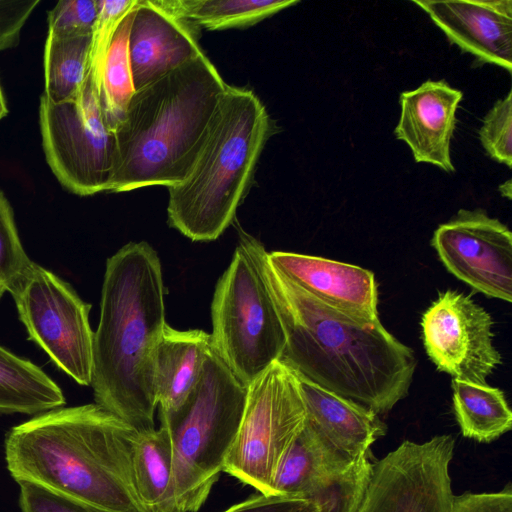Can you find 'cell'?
<instances>
[{
	"instance_id": "obj_1",
	"label": "cell",
	"mask_w": 512,
	"mask_h": 512,
	"mask_svg": "<svg viewBox=\"0 0 512 512\" xmlns=\"http://www.w3.org/2000/svg\"><path fill=\"white\" fill-rule=\"evenodd\" d=\"M267 285L285 332L281 361L297 374L377 414L409 392L417 367L410 347L380 320L342 313L301 288L268 260L264 246L240 230Z\"/></svg>"
},
{
	"instance_id": "obj_2",
	"label": "cell",
	"mask_w": 512,
	"mask_h": 512,
	"mask_svg": "<svg viewBox=\"0 0 512 512\" xmlns=\"http://www.w3.org/2000/svg\"><path fill=\"white\" fill-rule=\"evenodd\" d=\"M137 432L96 403L56 408L8 432L7 468L18 484L34 483L108 512H148L133 478Z\"/></svg>"
},
{
	"instance_id": "obj_3",
	"label": "cell",
	"mask_w": 512,
	"mask_h": 512,
	"mask_svg": "<svg viewBox=\"0 0 512 512\" xmlns=\"http://www.w3.org/2000/svg\"><path fill=\"white\" fill-rule=\"evenodd\" d=\"M165 325L158 254L145 241L129 242L106 261L91 386L96 404L138 432L155 428V359Z\"/></svg>"
},
{
	"instance_id": "obj_4",
	"label": "cell",
	"mask_w": 512,
	"mask_h": 512,
	"mask_svg": "<svg viewBox=\"0 0 512 512\" xmlns=\"http://www.w3.org/2000/svg\"><path fill=\"white\" fill-rule=\"evenodd\" d=\"M228 84L204 52L135 90L114 131L106 192L167 188L188 174Z\"/></svg>"
},
{
	"instance_id": "obj_5",
	"label": "cell",
	"mask_w": 512,
	"mask_h": 512,
	"mask_svg": "<svg viewBox=\"0 0 512 512\" xmlns=\"http://www.w3.org/2000/svg\"><path fill=\"white\" fill-rule=\"evenodd\" d=\"M271 132L257 95L227 85L188 174L168 188L169 225L191 241L221 236L251 186Z\"/></svg>"
},
{
	"instance_id": "obj_6",
	"label": "cell",
	"mask_w": 512,
	"mask_h": 512,
	"mask_svg": "<svg viewBox=\"0 0 512 512\" xmlns=\"http://www.w3.org/2000/svg\"><path fill=\"white\" fill-rule=\"evenodd\" d=\"M248 387L215 352L181 408L160 418L173 442V475L179 512H197L223 472L237 435Z\"/></svg>"
},
{
	"instance_id": "obj_7",
	"label": "cell",
	"mask_w": 512,
	"mask_h": 512,
	"mask_svg": "<svg viewBox=\"0 0 512 512\" xmlns=\"http://www.w3.org/2000/svg\"><path fill=\"white\" fill-rule=\"evenodd\" d=\"M211 318L213 348L245 386L281 359L286 338L280 317L256 262L241 242L216 284Z\"/></svg>"
},
{
	"instance_id": "obj_8",
	"label": "cell",
	"mask_w": 512,
	"mask_h": 512,
	"mask_svg": "<svg viewBox=\"0 0 512 512\" xmlns=\"http://www.w3.org/2000/svg\"><path fill=\"white\" fill-rule=\"evenodd\" d=\"M305 420L298 375L278 360L248 386L241 423L223 472L270 495L275 472Z\"/></svg>"
},
{
	"instance_id": "obj_9",
	"label": "cell",
	"mask_w": 512,
	"mask_h": 512,
	"mask_svg": "<svg viewBox=\"0 0 512 512\" xmlns=\"http://www.w3.org/2000/svg\"><path fill=\"white\" fill-rule=\"evenodd\" d=\"M29 338L78 384L92 381L90 304L46 268L31 262L9 288Z\"/></svg>"
},
{
	"instance_id": "obj_10",
	"label": "cell",
	"mask_w": 512,
	"mask_h": 512,
	"mask_svg": "<svg viewBox=\"0 0 512 512\" xmlns=\"http://www.w3.org/2000/svg\"><path fill=\"white\" fill-rule=\"evenodd\" d=\"M39 118L45 157L61 185L79 196L106 192L115 140L90 73L73 100L52 103L41 96Z\"/></svg>"
},
{
	"instance_id": "obj_11",
	"label": "cell",
	"mask_w": 512,
	"mask_h": 512,
	"mask_svg": "<svg viewBox=\"0 0 512 512\" xmlns=\"http://www.w3.org/2000/svg\"><path fill=\"white\" fill-rule=\"evenodd\" d=\"M454 449V438L446 434L404 441L374 464L358 512H451Z\"/></svg>"
},
{
	"instance_id": "obj_12",
	"label": "cell",
	"mask_w": 512,
	"mask_h": 512,
	"mask_svg": "<svg viewBox=\"0 0 512 512\" xmlns=\"http://www.w3.org/2000/svg\"><path fill=\"white\" fill-rule=\"evenodd\" d=\"M491 315L471 296L448 289L421 318L426 353L436 368L459 381L486 385L502 363L494 347Z\"/></svg>"
},
{
	"instance_id": "obj_13",
	"label": "cell",
	"mask_w": 512,
	"mask_h": 512,
	"mask_svg": "<svg viewBox=\"0 0 512 512\" xmlns=\"http://www.w3.org/2000/svg\"><path fill=\"white\" fill-rule=\"evenodd\" d=\"M431 245L446 269L475 291L512 301V233L481 209H460L434 232Z\"/></svg>"
},
{
	"instance_id": "obj_14",
	"label": "cell",
	"mask_w": 512,
	"mask_h": 512,
	"mask_svg": "<svg viewBox=\"0 0 512 512\" xmlns=\"http://www.w3.org/2000/svg\"><path fill=\"white\" fill-rule=\"evenodd\" d=\"M201 28L160 7L155 0H138L128 48L137 90L204 52Z\"/></svg>"
},
{
	"instance_id": "obj_15",
	"label": "cell",
	"mask_w": 512,
	"mask_h": 512,
	"mask_svg": "<svg viewBox=\"0 0 512 512\" xmlns=\"http://www.w3.org/2000/svg\"><path fill=\"white\" fill-rule=\"evenodd\" d=\"M413 3L425 11L462 51L480 63L512 71V1H428Z\"/></svg>"
},
{
	"instance_id": "obj_16",
	"label": "cell",
	"mask_w": 512,
	"mask_h": 512,
	"mask_svg": "<svg viewBox=\"0 0 512 512\" xmlns=\"http://www.w3.org/2000/svg\"><path fill=\"white\" fill-rule=\"evenodd\" d=\"M281 273L326 305L366 321L379 319L378 288L372 271L323 257L267 252Z\"/></svg>"
},
{
	"instance_id": "obj_17",
	"label": "cell",
	"mask_w": 512,
	"mask_h": 512,
	"mask_svg": "<svg viewBox=\"0 0 512 512\" xmlns=\"http://www.w3.org/2000/svg\"><path fill=\"white\" fill-rule=\"evenodd\" d=\"M462 96L460 90L444 80H428L412 91L401 93V113L394 134L410 147L416 162L454 172L450 143Z\"/></svg>"
},
{
	"instance_id": "obj_18",
	"label": "cell",
	"mask_w": 512,
	"mask_h": 512,
	"mask_svg": "<svg viewBox=\"0 0 512 512\" xmlns=\"http://www.w3.org/2000/svg\"><path fill=\"white\" fill-rule=\"evenodd\" d=\"M305 424L341 456L353 461L386 433L377 413L299 375Z\"/></svg>"
},
{
	"instance_id": "obj_19",
	"label": "cell",
	"mask_w": 512,
	"mask_h": 512,
	"mask_svg": "<svg viewBox=\"0 0 512 512\" xmlns=\"http://www.w3.org/2000/svg\"><path fill=\"white\" fill-rule=\"evenodd\" d=\"M212 350L210 333L201 329L178 330L166 323L157 347L154 370L160 418L170 417L185 403Z\"/></svg>"
},
{
	"instance_id": "obj_20",
	"label": "cell",
	"mask_w": 512,
	"mask_h": 512,
	"mask_svg": "<svg viewBox=\"0 0 512 512\" xmlns=\"http://www.w3.org/2000/svg\"><path fill=\"white\" fill-rule=\"evenodd\" d=\"M132 469L137 494L148 512H179L174 490L173 442L165 423L137 432L132 446Z\"/></svg>"
},
{
	"instance_id": "obj_21",
	"label": "cell",
	"mask_w": 512,
	"mask_h": 512,
	"mask_svg": "<svg viewBox=\"0 0 512 512\" xmlns=\"http://www.w3.org/2000/svg\"><path fill=\"white\" fill-rule=\"evenodd\" d=\"M353 461L337 453L305 424L275 472L270 495L305 500L325 477Z\"/></svg>"
},
{
	"instance_id": "obj_22",
	"label": "cell",
	"mask_w": 512,
	"mask_h": 512,
	"mask_svg": "<svg viewBox=\"0 0 512 512\" xmlns=\"http://www.w3.org/2000/svg\"><path fill=\"white\" fill-rule=\"evenodd\" d=\"M65 402L60 387L40 367L0 345V412L41 414Z\"/></svg>"
},
{
	"instance_id": "obj_23",
	"label": "cell",
	"mask_w": 512,
	"mask_h": 512,
	"mask_svg": "<svg viewBox=\"0 0 512 512\" xmlns=\"http://www.w3.org/2000/svg\"><path fill=\"white\" fill-rule=\"evenodd\" d=\"M453 410L464 437L488 443L512 428V412L502 390L452 379Z\"/></svg>"
},
{
	"instance_id": "obj_24",
	"label": "cell",
	"mask_w": 512,
	"mask_h": 512,
	"mask_svg": "<svg viewBox=\"0 0 512 512\" xmlns=\"http://www.w3.org/2000/svg\"><path fill=\"white\" fill-rule=\"evenodd\" d=\"M138 0L119 22L97 75L99 106L108 129L114 133L125 117L135 92L129 58V32Z\"/></svg>"
},
{
	"instance_id": "obj_25",
	"label": "cell",
	"mask_w": 512,
	"mask_h": 512,
	"mask_svg": "<svg viewBox=\"0 0 512 512\" xmlns=\"http://www.w3.org/2000/svg\"><path fill=\"white\" fill-rule=\"evenodd\" d=\"M168 12L209 31L253 26L297 0H155Z\"/></svg>"
},
{
	"instance_id": "obj_26",
	"label": "cell",
	"mask_w": 512,
	"mask_h": 512,
	"mask_svg": "<svg viewBox=\"0 0 512 512\" xmlns=\"http://www.w3.org/2000/svg\"><path fill=\"white\" fill-rule=\"evenodd\" d=\"M90 46L91 35L58 38L47 34L43 97L61 103L80 94L89 73Z\"/></svg>"
},
{
	"instance_id": "obj_27",
	"label": "cell",
	"mask_w": 512,
	"mask_h": 512,
	"mask_svg": "<svg viewBox=\"0 0 512 512\" xmlns=\"http://www.w3.org/2000/svg\"><path fill=\"white\" fill-rule=\"evenodd\" d=\"M374 464L369 452L348 467L325 477L306 497L318 512H358L367 492Z\"/></svg>"
},
{
	"instance_id": "obj_28",
	"label": "cell",
	"mask_w": 512,
	"mask_h": 512,
	"mask_svg": "<svg viewBox=\"0 0 512 512\" xmlns=\"http://www.w3.org/2000/svg\"><path fill=\"white\" fill-rule=\"evenodd\" d=\"M479 139L495 161L512 167V92L498 100L483 119Z\"/></svg>"
},
{
	"instance_id": "obj_29",
	"label": "cell",
	"mask_w": 512,
	"mask_h": 512,
	"mask_svg": "<svg viewBox=\"0 0 512 512\" xmlns=\"http://www.w3.org/2000/svg\"><path fill=\"white\" fill-rule=\"evenodd\" d=\"M31 262L20 241L11 205L0 191V281L6 291Z\"/></svg>"
},
{
	"instance_id": "obj_30",
	"label": "cell",
	"mask_w": 512,
	"mask_h": 512,
	"mask_svg": "<svg viewBox=\"0 0 512 512\" xmlns=\"http://www.w3.org/2000/svg\"><path fill=\"white\" fill-rule=\"evenodd\" d=\"M98 13L97 0H61L48 13V35L71 38L91 35Z\"/></svg>"
},
{
	"instance_id": "obj_31",
	"label": "cell",
	"mask_w": 512,
	"mask_h": 512,
	"mask_svg": "<svg viewBox=\"0 0 512 512\" xmlns=\"http://www.w3.org/2000/svg\"><path fill=\"white\" fill-rule=\"evenodd\" d=\"M137 0H97L98 13L91 33L89 73L95 83L113 34Z\"/></svg>"
},
{
	"instance_id": "obj_32",
	"label": "cell",
	"mask_w": 512,
	"mask_h": 512,
	"mask_svg": "<svg viewBox=\"0 0 512 512\" xmlns=\"http://www.w3.org/2000/svg\"><path fill=\"white\" fill-rule=\"evenodd\" d=\"M19 485L22 512H108L34 483L21 482Z\"/></svg>"
},
{
	"instance_id": "obj_33",
	"label": "cell",
	"mask_w": 512,
	"mask_h": 512,
	"mask_svg": "<svg viewBox=\"0 0 512 512\" xmlns=\"http://www.w3.org/2000/svg\"><path fill=\"white\" fill-rule=\"evenodd\" d=\"M39 0H0V51L15 47Z\"/></svg>"
},
{
	"instance_id": "obj_34",
	"label": "cell",
	"mask_w": 512,
	"mask_h": 512,
	"mask_svg": "<svg viewBox=\"0 0 512 512\" xmlns=\"http://www.w3.org/2000/svg\"><path fill=\"white\" fill-rule=\"evenodd\" d=\"M451 512H512L511 485L499 492H467L454 496Z\"/></svg>"
},
{
	"instance_id": "obj_35",
	"label": "cell",
	"mask_w": 512,
	"mask_h": 512,
	"mask_svg": "<svg viewBox=\"0 0 512 512\" xmlns=\"http://www.w3.org/2000/svg\"><path fill=\"white\" fill-rule=\"evenodd\" d=\"M315 508L316 506L307 500L260 494L223 512H309Z\"/></svg>"
},
{
	"instance_id": "obj_36",
	"label": "cell",
	"mask_w": 512,
	"mask_h": 512,
	"mask_svg": "<svg viewBox=\"0 0 512 512\" xmlns=\"http://www.w3.org/2000/svg\"><path fill=\"white\" fill-rule=\"evenodd\" d=\"M512 181L511 180H507L506 182H504L503 184H501L499 186V191L501 193V195L503 197H506L507 199H511L512 198Z\"/></svg>"
},
{
	"instance_id": "obj_37",
	"label": "cell",
	"mask_w": 512,
	"mask_h": 512,
	"mask_svg": "<svg viewBox=\"0 0 512 512\" xmlns=\"http://www.w3.org/2000/svg\"><path fill=\"white\" fill-rule=\"evenodd\" d=\"M8 114V108L0 85V120Z\"/></svg>"
},
{
	"instance_id": "obj_38",
	"label": "cell",
	"mask_w": 512,
	"mask_h": 512,
	"mask_svg": "<svg viewBox=\"0 0 512 512\" xmlns=\"http://www.w3.org/2000/svg\"><path fill=\"white\" fill-rule=\"evenodd\" d=\"M6 292V289L2 282L0 281V299L2 298L3 294Z\"/></svg>"
}]
</instances>
